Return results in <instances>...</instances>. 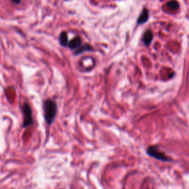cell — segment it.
<instances>
[{
    "label": "cell",
    "mask_w": 189,
    "mask_h": 189,
    "mask_svg": "<svg viewBox=\"0 0 189 189\" xmlns=\"http://www.w3.org/2000/svg\"><path fill=\"white\" fill-rule=\"evenodd\" d=\"M44 117L47 124H53L57 114V105L55 101L52 100H46L43 103Z\"/></svg>",
    "instance_id": "cell-1"
},
{
    "label": "cell",
    "mask_w": 189,
    "mask_h": 189,
    "mask_svg": "<svg viewBox=\"0 0 189 189\" xmlns=\"http://www.w3.org/2000/svg\"><path fill=\"white\" fill-rule=\"evenodd\" d=\"M22 112L24 115L23 127L27 128L33 124V116H32V110L28 103H25L22 107Z\"/></svg>",
    "instance_id": "cell-2"
},
{
    "label": "cell",
    "mask_w": 189,
    "mask_h": 189,
    "mask_svg": "<svg viewBox=\"0 0 189 189\" xmlns=\"http://www.w3.org/2000/svg\"><path fill=\"white\" fill-rule=\"evenodd\" d=\"M147 154L152 157L159 159V160L165 161V162H167L169 160V158L163 152H161L156 146H150L149 148H148Z\"/></svg>",
    "instance_id": "cell-3"
},
{
    "label": "cell",
    "mask_w": 189,
    "mask_h": 189,
    "mask_svg": "<svg viewBox=\"0 0 189 189\" xmlns=\"http://www.w3.org/2000/svg\"><path fill=\"white\" fill-rule=\"evenodd\" d=\"M148 16H149V13H148V11L146 8H143L142 13H141V15L139 16L138 19V24H143L145 22H146L148 19Z\"/></svg>",
    "instance_id": "cell-4"
},
{
    "label": "cell",
    "mask_w": 189,
    "mask_h": 189,
    "mask_svg": "<svg viewBox=\"0 0 189 189\" xmlns=\"http://www.w3.org/2000/svg\"><path fill=\"white\" fill-rule=\"evenodd\" d=\"M153 39V33L151 30H147L143 36V41L145 45H149Z\"/></svg>",
    "instance_id": "cell-5"
},
{
    "label": "cell",
    "mask_w": 189,
    "mask_h": 189,
    "mask_svg": "<svg viewBox=\"0 0 189 189\" xmlns=\"http://www.w3.org/2000/svg\"><path fill=\"white\" fill-rule=\"evenodd\" d=\"M81 44H82V39L81 38L77 36V37L74 38L73 39L71 40V41H70V43L68 44L70 48V49H76L78 48V47L81 46Z\"/></svg>",
    "instance_id": "cell-6"
},
{
    "label": "cell",
    "mask_w": 189,
    "mask_h": 189,
    "mask_svg": "<svg viewBox=\"0 0 189 189\" xmlns=\"http://www.w3.org/2000/svg\"><path fill=\"white\" fill-rule=\"evenodd\" d=\"M59 41L61 45L64 46V47L68 45V44H69V42H68V36H67V33L66 32H62L61 33L59 37Z\"/></svg>",
    "instance_id": "cell-7"
},
{
    "label": "cell",
    "mask_w": 189,
    "mask_h": 189,
    "mask_svg": "<svg viewBox=\"0 0 189 189\" xmlns=\"http://www.w3.org/2000/svg\"><path fill=\"white\" fill-rule=\"evenodd\" d=\"M91 50H92V47L90 45H88V44H85V45L82 46V47H78V50L75 52V54L78 55V54L82 53L85 51H91Z\"/></svg>",
    "instance_id": "cell-8"
},
{
    "label": "cell",
    "mask_w": 189,
    "mask_h": 189,
    "mask_svg": "<svg viewBox=\"0 0 189 189\" xmlns=\"http://www.w3.org/2000/svg\"><path fill=\"white\" fill-rule=\"evenodd\" d=\"M167 7L171 10H173V11H176L179 8L180 5H179V3L175 1V0H173V1H171L169 3H167Z\"/></svg>",
    "instance_id": "cell-9"
},
{
    "label": "cell",
    "mask_w": 189,
    "mask_h": 189,
    "mask_svg": "<svg viewBox=\"0 0 189 189\" xmlns=\"http://www.w3.org/2000/svg\"><path fill=\"white\" fill-rule=\"evenodd\" d=\"M11 1L15 2V3H19V2H20V0H11Z\"/></svg>",
    "instance_id": "cell-10"
}]
</instances>
